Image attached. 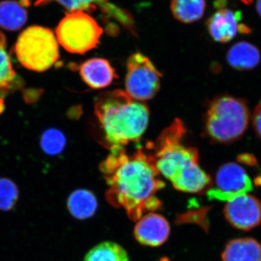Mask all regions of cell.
<instances>
[{
  "label": "cell",
  "instance_id": "obj_1",
  "mask_svg": "<svg viewBox=\"0 0 261 261\" xmlns=\"http://www.w3.org/2000/svg\"><path fill=\"white\" fill-rule=\"evenodd\" d=\"M99 168L109 186L108 202L123 207L134 221L140 219L146 211L161 206L154 195L165 183L159 178L148 150L139 148L135 153L128 154L124 147H113Z\"/></svg>",
  "mask_w": 261,
  "mask_h": 261
},
{
  "label": "cell",
  "instance_id": "obj_2",
  "mask_svg": "<svg viewBox=\"0 0 261 261\" xmlns=\"http://www.w3.org/2000/svg\"><path fill=\"white\" fill-rule=\"evenodd\" d=\"M185 134V125L176 118L147 147L160 174L169 180L176 190L200 193L211 186V178L199 165L197 149L184 145Z\"/></svg>",
  "mask_w": 261,
  "mask_h": 261
},
{
  "label": "cell",
  "instance_id": "obj_13",
  "mask_svg": "<svg viewBox=\"0 0 261 261\" xmlns=\"http://www.w3.org/2000/svg\"><path fill=\"white\" fill-rule=\"evenodd\" d=\"M51 2H56L58 4L64 7L69 12H91L100 7L104 11L109 13L110 15H115L122 23H125L128 18L127 13L122 11L114 6H111L108 0H36L34 5L36 6H44Z\"/></svg>",
  "mask_w": 261,
  "mask_h": 261
},
{
  "label": "cell",
  "instance_id": "obj_3",
  "mask_svg": "<svg viewBox=\"0 0 261 261\" xmlns=\"http://www.w3.org/2000/svg\"><path fill=\"white\" fill-rule=\"evenodd\" d=\"M94 113L110 149L140 140L149 122V110L126 92L116 89L102 92L94 100Z\"/></svg>",
  "mask_w": 261,
  "mask_h": 261
},
{
  "label": "cell",
  "instance_id": "obj_24",
  "mask_svg": "<svg viewBox=\"0 0 261 261\" xmlns=\"http://www.w3.org/2000/svg\"><path fill=\"white\" fill-rule=\"evenodd\" d=\"M0 46H3V47L6 46V38L1 32H0Z\"/></svg>",
  "mask_w": 261,
  "mask_h": 261
},
{
  "label": "cell",
  "instance_id": "obj_22",
  "mask_svg": "<svg viewBox=\"0 0 261 261\" xmlns=\"http://www.w3.org/2000/svg\"><path fill=\"white\" fill-rule=\"evenodd\" d=\"M16 77V73L5 47L0 46V91L10 88Z\"/></svg>",
  "mask_w": 261,
  "mask_h": 261
},
{
  "label": "cell",
  "instance_id": "obj_11",
  "mask_svg": "<svg viewBox=\"0 0 261 261\" xmlns=\"http://www.w3.org/2000/svg\"><path fill=\"white\" fill-rule=\"evenodd\" d=\"M241 13L228 9H220L207 20V29L216 42H228L238 32L249 33L250 29L240 23Z\"/></svg>",
  "mask_w": 261,
  "mask_h": 261
},
{
  "label": "cell",
  "instance_id": "obj_25",
  "mask_svg": "<svg viewBox=\"0 0 261 261\" xmlns=\"http://www.w3.org/2000/svg\"><path fill=\"white\" fill-rule=\"evenodd\" d=\"M257 10L259 14L261 16V0H257Z\"/></svg>",
  "mask_w": 261,
  "mask_h": 261
},
{
  "label": "cell",
  "instance_id": "obj_9",
  "mask_svg": "<svg viewBox=\"0 0 261 261\" xmlns=\"http://www.w3.org/2000/svg\"><path fill=\"white\" fill-rule=\"evenodd\" d=\"M224 215L226 220L234 227L250 230L260 224L261 203L248 193L237 195L226 201Z\"/></svg>",
  "mask_w": 261,
  "mask_h": 261
},
{
  "label": "cell",
  "instance_id": "obj_5",
  "mask_svg": "<svg viewBox=\"0 0 261 261\" xmlns=\"http://www.w3.org/2000/svg\"><path fill=\"white\" fill-rule=\"evenodd\" d=\"M14 53L19 63L25 68L43 72L49 69L59 59V44L50 29L32 25L19 35Z\"/></svg>",
  "mask_w": 261,
  "mask_h": 261
},
{
  "label": "cell",
  "instance_id": "obj_10",
  "mask_svg": "<svg viewBox=\"0 0 261 261\" xmlns=\"http://www.w3.org/2000/svg\"><path fill=\"white\" fill-rule=\"evenodd\" d=\"M171 227L166 218L151 213L142 216L136 224L135 238L142 245L159 247L167 241Z\"/></svg>",
  "mask_w": 261,
  "mask_h": 261
},
{
  "label": "cell",
  "instance_id": "obj_17",
  "mask_svg": "<svg viewBox=\"0 0 261 261\" xmlns=\"http://www.w3.org/2000/svg\"><path fill=\"white\" fill-rule=\"evenodd\" d=\"M28 14L23 5L13 0L0 2V27L7 31L19 30L27 23Z\"/></svg>",
  "mask_w": 261,
  "mask_h": 261
},
{
  "label": "cell",
  "instance_id": "obj_23",
  "mask_svg": "<svg viewBox=\"0 0 261 261\" xmlns=\"http://www.w3.org/2000/svg\"><path fill=\"white\" fill-rule=\"evenodd\" d=\"M252 125L257 136L261 139V102L257 105L252 116Z\"/></svg>",
  "mask_w": 261,
  "mask_h": 261
},
{
  "label": "cell",
  "instance_id": "obj_16",
  "mask_svg": "<svg viewBox=\"0 0 261 261\" xmlns=\"http://www.w3.org/2000/svg\"><path fill=\"white\" fill-rule=\"evenodd\" d=\"M260 60V51L250 43H237L228 51V64L237 70L252 69L258 65Z\"/></svg>",
  "mask_w": 261,
  "mask_h": 261
},
{
  "label": "cell",
  "instance_id": "obj_15",
  "mask_svg": "<svg viewBox=\"0 0 261 261\" xmlns=\"http://www.w3.org/2000/svg\"><path fill=\"white\" fill-rule=\"evenodd\" d=\"M70 215L79 220H86L93 216L97 210L96 196L89 190H77L70 194L67 200Z\"/></svg>",
  "mask_w": 261,
  "mask_h": 261
},
{
  "label": "cell",
  "instance_id": "obj_12",
  "mask_svg": "<svg viewBox=\"0 0 261 261\" xmlns=\"http://www.w3.org/2000/svg\"><path fill=\"white\" fill-rule=\"evenodd\" d=\"M80 73L84 83L91 88H106L118 78L116 70L107 60L92 58L80 65Z\"/></svg>",
  "mask_w": 261,
  "mask_h": 261
},
{
  "label": "cell",
  "instance_id": "obj_18",
  "mask_svg": "<svg viewBox=\"0 0 261 261\" xmlns=\"http://www.w3.org/2000/svg\"><path fill=\"white\" fill-rule=\"evenodd\" d=\"M205 9V0H172L173 16L181 23H190L200 20Z\"/></svg>",
  "mask_w": 261,
  "mask_h": 261
},
{
  "label": "cell",
  "instance_id": "obj_4",
  "mask_svg": "<svg viewBox=\"0 0 261 261\" xmlns=\"http://www.w3.org/2000/svg\"><path fill=\"white\" fill-rule=\"evenodd\" d=\"M249 111L245 100L231 96H221L211 102L205 116L207 137L219 143H231L246 130Z\"/></svg>",
  "mask_w": 261,
  "mask_h": 261
},
{
  "label": "cell",
  "instance_id": "obj_20",
  "mask_svg": "<svg viewBox=\"0 0 261 261\" xmlns=\"http://www.w3.org/2000/svg\"><path fill=\"white\" fill-rule=\"evenodd\" d=\"M66 139L63 132L56 128H49L43 133L41 137V147L45 153L57 155L63 152Z\"/></svg>",
  "mask_w": 261,
  "mask_h": 261
},
{
  "label": "cell",
  "instance_id": "obj_6",
  "mask_svg": "<svg viewBox=\"0 0 261 261\" xmlns=\"http://www.w3.org/2000/svg\"><path fill=\"white\" fill-rule=\"evenodd\" d=\"M102 29L85 12H68L57 27L58 42L65 50L84 54L94 49L102 37Z\"/></svg>",
  "mask_w": 261,
  "mask_h": 261
},
{
  "label": "cell",
  "instance_id": "obj_19",
  "mask_svg": "<svg viewBox=\"0 0 261 261\" xmlns=\"http://www.w3.org/2000/svg\"><path fill=\"white\" fill-rule=\"evenodd\" d=\"M84 261H129L126 250L113 242H103L91 249Z\"/></svg>",
  "mask_w": 261,
  "mask_h": 261
},
{
  "label": "cell",
  "instance_id": "obj_7",
  "mask_svg": "<svg viewBox=\"0 0 261 261\" xmlns=\"http://www.w3.org/2000/svg\"><path fill=\"white\" fill-rule=\"evenodd\" d=\"M162 76L147 57L137 53L128 58L125 80L126 93L137 101L152 99L158 93Z\"/></svg>",
  "mask_w": 261,
  "mask_h": 261
},
{
  "label": "cell",
  "instance_id": "obj_8",
  "mask_svg": "<svg viewBox=\"0 0 261 261\" xmlns=\"http://www.w3.org/2000/svg\"><path fill=\"white\" fill-rule=\"evenodd\" d=\"M216 186L209 190L208 197L224 201L248 193L253 189L246 171L234 163H226L219 168L216 173Z\"/></svg>",
  "mask_w": 261,
  "mask_h": 261
},
{
  "label": "cell",
  "instance_id": "obj_21",
  "mask_svg": "<svg viewBox=\"0 0 261 261\" xmlns=\"http://www.w3.org/2000/svg\"><path fill=\"white\" fill-rule=\"evenodd\" d=\"M18 195L15 184L8 178H0V210L13 209L18 201Z\"/></svg>",
  "mask_w": 261,
  "mask_h": 261
},
{
  "label": "cell",
  "instance_id": "obj_26",
  "mask_svg": "<svg viewBox=\"0 0 261 261\" xmlns=\"http://www.w3.org/2000/svg\"><path fill=\"white\" fill-rule=\"evenodd\" d=\"M243 3H245V4H250V3H252V0H242Z\"/></svg>",
  "mask_w": 261,
  "mask_h": 261
},
{
  "label": "cell",
  "instance_id": "obj_14",
  "mask_svg": "<svg viewBox=\"0 0 261 261\" xmlns=\"http://www.w3.org/2000/svg\"><path fill=\"white\" fill-rule=\"evenodd\" d=\"M223 261H261V246L251 238L236 239L226 245Z\"/></svg>",
  "mask_w": 261,
  "mask_h": 261
}]
</instances>
